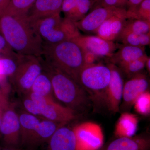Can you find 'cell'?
I'll use <instances>...</instances> for the list:
<instances>
[{
	"instance_id": "6da1fadb",
	"label": "cell",
	"mask_w": 150,
	"mask_h": 150,
	"mask_svg": "<svg viewBox=\"0 0 150 150\" xmlns=\"http://www.w3.org/2000/svg\"><path fill=\"white\" fill-rule=\"evenodd\" d=\"M0 34L16 54L41 56L43 42L27 15H3L0 17Z\"/></svg>"
},
{
	"instance_id": "7a4b0ae2",
	"label": "cell",
	"mask_w": 150,
	"mask_h": 150,
	"mask_svg": "<svg viewBox=\"0 0 150 150\" xmlns=\"http://www.w3.org/2000/svg\"><path fill=\"white\" fill-rule=\"evenodd\" d=\"M40 59L46 64L66 73L79 83L80 74L86 64L85 53L74 40H65L50 45L43 44Z\"/></svg>"
},
{
	"instance_id": "3957f363",
	"label": "cell",
	"mask_w": 150,
	"mask_h": 150,
	"mask_svg": "<svg viewBox=\"0 0 150 150\" xmlns=\"http://www.w3.org/2000/svg\"><path fill=\"white\" fill-rule=\"evenodd\" d=\"M41 62L51 79L55 97L77 113L88 110L92 102L80 84L61 70Z\"/></svg>"
},
{
	"instance_id": "277c9868",
	"label": "cell",
	"mask_w": 150,
	"mask_h": 150,
	"mask_svg": "<svg viewBox=\"0 0 150 150\" xmlns=\"http://www.w3.org/2000/svg\"><path fill=\"white\" fill-rule=\"evenodd\" d=\"M30 21L43 44L74 40L81 35L76 22L67 18H62L60 13Z\"/></svg>"
},
{
	"instance_id": "5b68a950",
	"label": "cell",
	"mask_w": 150,
	"mask_h": 150,
	"mask_svg": "<svg viewBox=\"0 0 150 150\" xmlns=\"http://www.w3.org/2000/svg\"><path fill=\"white\" fill-rule=\"evenodd\" d=\"M110 75L108 66L101 64H86L81 71L79 83L95 104L105 105V91Z\"/></svg>"
},
{
	"instance_id": "8992f818",
	"label": "cell",
	"mask_w": 150,
	"mask_h": 150,
	"mask_svg": "<svg viewBox=\"0 0 150 150\" xmlns=\"http://www.w3.org/2000/svg\"><path fill=\"white\" fill-rule=\"evenodd\" d=\"M16 61V69L10 76L11 81L18 92L26 95L43 71L42 63L40 58L32 55H18Z\"/></svg>"
},
{
	"instance_id": "52a82bcc",
	"label": "cell",
	"mask_w": 150,
	"mask_h": 150,
	"mask_svg": "<svg viewBox=\"0 0 150 150\" xmlns=\"http://www.w3.org/2000/svg\"><path fill=\"white\" fill-rule=\"evenodd\" d=\"M5 146L21 147V125L14 105H10L3 113L0 126Z\"/></svg>"
},
{
	"instance_id": "ba28073f",
	"label": "cell",
	"mask_w": 150,
	"mask_h": 150,
	"mask_svg": "<svg viewBox=\"0 0 150 150\" xmlns=\"http://www.w3.org/2000/svg\"><path fill=\"white\" fill-rule=\"evenodd\" d=\"M77 143V150H97L102 146L103 134L97 123L86 122L73 128Z\"/></svg>"
},
{
	"instance_id": "9c48e42d",
	"label": "cell",
	"mask_w": 150,
	"mask_h": 150,
	"mask_svg": "<svg viewBox=\"0 0 150 150\" xmlns=\"http://www.w3.org/2000/svg\"><path fill=\"white\" fill-rule=\"evenodd\" d=\"M107 66L110 69L111 75L105 91V105L110 112L116 113L120 110L124 83L121 71L117 66L111 63Z\"/></svg>"
},
{
	"instance_id": "30bf717a",
	"label": "cell",
	"mask_w": 150,
	"mask_h": 150,
	"mask_svg": "<svg viewBox=\"0 0 150 150\" xmlns=\"http://www.w3.org/2000/svg\"><path fill=\"white\" fill-rule=\"evenodd\" d=\"M124 84L122 103L120 110L129 112L140 95L149 90V81L147 76L142 73L129 78Z\"/></svg>"
},
{
	"instance_id": "8fae6325",
	"label": "cell",
	"mask_w": 150,
	"mask_h": 150,
	"mask_svg": "<svg viewBox=\"0 0 150 150\" xmlns=\"http://www.w3.org/2000/svg\"><path fill=\"white\" fill-rule=\"evenodd\" d=\"M126 12L125 9L116 7H99L76 23L78 28L83 31L96 32L98 28L108 19Z\"/></svg>"
},
{
	"instance_id": "7c38bea8",
	"label": "cell",
	"mask_w": 150,
	"mask_h": 150,
	"mask_svg": "<svg viewBox=\"0 0 150 150\" xmlns=\"http://www.w3.org/2000/svg\"><path fill=\"white\" fill-rule=\"evenodd\" d=\"M41 116L56 123L67 124L78 117V113L56 102L54 98L46 97L39 106Z\"/></svg>"
},
{
	"instance_id": "4fadbf2b",
	"label": "cell",
	"mask_w": 150,
	"mask_h": 150,
	"mask_svg": "<svg viewBox=\"0 0 150 150\" xmlns=\"http://www.w3.org/2000/svg\"><path fill=\"white\" fill-rule=\"evenodd\" d=\"M80 46L86 53L97 57L110 58L114 53L117 46L113 41H108L98 36H83L73 40Z\"/></svg>"
},
{
	"instance_id": "5bb4252c",
	"label": "cell",
	"mask_w": 150,
	"mask_h": 150,
	"mask_svg": "<svg viewBox=\"0 0 150 150\" xmlns=\"http://www.w3.org/2000/svg\"><path fill=\"white\" fill-rule=\"evenodd\" d=\"M97 150H150L148 133L131 137H117Z\"/></svg>"
},
{
	"instance_id": "9a60e30c",
	"label": "cell",
	"mask_w": 150,
	"mask_h": 150,
	"mask_svg": "<svg viewBox=\"0 0 150 150\" xmlns=\"http://www.w3.org/2000/svg\"><path fill=\"white\" fill-rule=\"evenodd\" d=\"M67 124L59 127L49 140L46 150H77V143L73 128Z\"/></svg>"
},
{
	"instance_id": "2e32d148",
	"label": "cell",
	"mask_w": 150,
	"mask_h": 150,
	"mask_svg": "<svg viewBox=\"0 0 150 150\" xmlns=\"http://www.w3.org/2000/svg\"><path fill=\"white\" fill-rule=\"evenodd\" d=\"M126 13L116 15L106 20L97 30L98 36L110 41L119 37L126 22Z\"/></svg>"
},
{
	"instance_id": "e0dca14e",
	"label": "cell",
	"mask_w": 150,
	"mask_h": 150,
	"mask_svg": "<svg viewBox=\"0 0 150 150\" xmlns=\"http://www.w3.org/2000/svg\"><path fill=\"white\" fill-rule=\"evenodd\" d=\"M64 125L66 124L56 123L44 118L41 119L26 149H33L47 143L56 130Z\"/></svg>"
},
{
	"instance_id": "ac0fdd59",
	"label": "cell",
	"mask_w": 150,
	"mask_h": 150,
	"mask_svg": "<svg viewBox=\"0 0 150 150\" xmlns=\"http://www.w3.org/2000/svg\"><path fill=\"white\" fill-rule=\"evenodd\" d=\"M63 0H36L28 13L30 20L34 21L61 13Z\"/></svg>"
},
{
	"instance_id": "d6986e66",
	"label": "cell",
	"mask_w": 150,
	"mask_h": 150,
	"mask_svg": "<svg viewBox=\"0 0 150 150\" xmlns=\"http://www.w3.org/2000/svg\"><path fill=\"white\" fill-rule=\"evenodd\" d=\"M18 113L21 125V147L27 148L30 141L41 119L38 116L32 115L25 110Z\"/></svg>"
},
{
	"instance_id": "ffe728a7",
	"label": "cell",
	"mask_w": 150,
	"mask_h": 150,
	"mask_svg": "<svg viewBox=\"0 0 150 150\" xmlns=\"http://www.w3.org/2000/svg\"><path fill=\"white\" fill-rule=\"evenodd\" d=\"M139 120L135 114L129 112L121 113L115 124L114 134L116 138L134 136L138 129Z\"/></svg>"
},
{
	"instance_id": "44dd1931",
	"label": "cell",
	"mask_w": 150,
	"mask_h": 150,
	"mask_svg": "<svg viewBox=\"0 0 150 150\" xmlns=\"http://www.w3.org/2000/svg\"><path fill=\"white\" fill-rule=\"evenodd\" d=\"M146 55L144 47H138L125 45L109 58L110 63L121 65L137 60Z\"/></svg>"
},
{
	"instance_id": "7402d4cb",
	"label": "cell",
	"mask_w": 150,
	"mask_h": 150,
	"mask_svg": "<svg viewBox=\"0 0 150 150\" xmlns=\"http://www.w3.org/2000/svg\"><path fill=\"white\" fill-rule=\"evenodd\" d=\"M30 92L41 96L54 98L51 79L48 73L43 68L42 72L34 81Z\"/></svg>"
},
{
	"instance_id": "603a6c76",
	"label": "cell",
	"mask_w": 150,
	"mask_h": 150,
	"mask_svg": "<svg viewBox=\"0 0 150 150\" xmlns=\"http://www.w3.org/2000/svg\"><path fill=\"white\" fill-rule=\"evenodd\" d=\"M36 0H10L3 15L24 16L27 15Z\"/></svg>"
},
{
	"instance_id": "cb8c5ba5",
	"label": "cell",
	"mask_w": 150,
	"mask_h": 150,
	"mask_svg": "<svg viewBox=\"0 0 150 150\" xmlns=\"http://www.w3.org/2000/svg\"><path fill=\"white\" fill-rule=\"evenodd\" d=\"M126 22L119 37H123L129 33L146 34L150 33V21L143 19H131Z\"/></svg>"
},
{
	"instance_id": "d4e9b609",
	"label": "cell",
	"mask_w": 150,
	"mask_h": 150,
	"mask_svg": "<svg viewBox=\"0 0 150 150\" xmlns=\"http://www.w3.org/2000/svg\"><path fill=\"white\" fill-rule=\"evenodd\" d=\"M148 56L146 55L137 60L118 65L120 70L129 78L142 73L146 67Z\"/></svg>"
},
{
	"instance_id": "484cf974",
	"label": "cell",
	"mask_w": 150,
	"mask_h": 150,
	"mask_svg": "<svg viewBox=\"0 0 150 150\" xmlns=\"http://www.w3.org/2000/svg\"><path fill=\"white\" fill-rule=\"evenodd\" d=\"M92 4L91 0H78L72 11L65 16L75 22L81 20L86 16Z\"/></svg>"
},
{
	"instance_id": "4316f807",
	"label": "cell",
	"mask_w": 150,
	"mask_h": 150,
	"mask_svg": "<svg viewBox=\"0 0 150 150\" xmlns=\"http://www.w3.org/2000/svg\"><path fill=\"white\" fill-rule=\"evenodd\" d=\"M125 45L144 47L150 43V33L146 34L129 33L121 38Z\"/></svg>"
},
{
	"instance_id": "83f0119b",
	"label": "cell",
	"mask_w": 150,
	"mask_h": 150,
	"mask_svg": "<svg viewBox=\"0 0 150 150\" xmlns=\"http://www.w3.org/2000/svg\"><path fill=\"white\" fill-rule=\"evenodd\" d=\"M135 111L140 115L148 116L150 113V93L145 92L137 98L134 105Z\"/></svg>"
},
{
	"instance_id": "f1b7e54d",
	"label": "cell",
	"mask_w": 150,
	"mask_h": 150,
	"mask_svg": "<svg viewBox=\"0 0 150 150\" xmlns=\"http://www.w3.org/2000/svg\"><path fill=\"white\" fill-rule=\"evenodd\" d=\"M139 19L150 21V0H143L138 7L135 19Z\"/></svg>"
},
{
	"instance_id": "f546056e",
	"label": "cell",
	"mask_w": 150,
	"mask_h": 150,
	"mask_svg": "<svg viewBox=\"0 0 150 150\" xmlns=\"http://www.w3.org/2000/svg\"><path fill=\"white\" fill-rule=\"evenodd\" d=\"M22 104L26 112L35 116H41L40 108L36 103L27 95H24V97L22 99Z\"/></svg>"
},
{
	"instance_id": "4dcf8cb0",
	"label": "cell",
	"mask_w": 150,
	"mask_h": 150,
	"mask_svg": "<svg viewBox=\"0 0 150 150\" xmlns=\"http://www.w3.org/2000/svg\"><path fill=\"white\" fill-rule=\"evenodd\" d=\"M18 54L15 53L4 37L0 34V56L16 60Z\"/></svg>"
},
{
	"instance_id": "1f68e13d",
	"label": "cell",
	"mask_w": 150,
	"mask_h": 150,
	"mask_svg": "<svg viewBox=\"0 0 150 150\" xmlns=\"http://www.w3.org/2000/svg\"><path fill=\"white\" fill-rule=\"evenodd\" d=\"M143 0H129L127 6L128 10L126 11L127 18L131 19H135V15L138 7L140 5Z\"/></svg>"
},
{
	"instance_id": "d6a6232c",
	"label": "cell",
	"mask_w": 150,
	"mask_h": 150,
	"mask_svg": "<svg viewBox=\"0 0 150 150\" xmlns=\"http://www.w3.org/2000/svg\"><path fill=\"white\" fill-rule=\"evenodd\" d=\"M77 1L78 0H63L61 11L64 13L65 16L72 11Z\"/></svg>"
},
{
	"instance_id": "836d02e7",
	"label": "cell",
	"mask_w": 150,
	"mask_h": 150,
	"mask_svg": "<svg viewBox=\"0 0 150 150\" xmlns=\"http://www.w3.org/2000/svg\"><path fill=\"white\" fill-rule=\"evenodd\" d=\"M101 6L102 7H116L118 0H101Z\"/></svg>"
},
{
	"instance_id": "e575fe53",
	"label": "cell",
	"mask_w": 150,
	"mask_h": 150,
	"mask_svg": "<svg viewBox=\"0 0 150 150\" xmlns=\"http://www.w3.org/2000/svg\"><path fill=\"white\" fill-rule=\"evenodd\" d=\"M10 1V0H0V17L3 15Z\"/></svg>"
},
{
	"instance_id": "d590c367",
	"label": "cell",
	"mask_w": 150,
	"mask_h": 150,
	"mask_svg": "<svg viewBox=\"0 0 150 150\" xmlns=\"http://www.w3.org/2000/svg\"><path fill=\"white\" fill-rule=\"evenodd\" d=\"M129 1V0H118L116 7L119 8L125 9L124 7L127 6Z\"/></svg>"
},
{
	"instance_id": "8d00e7d4",
	"label": "cell",
	"mask_w": 150,
	"mask_h": 150,
	"mask_svg": "<svg viewBox=\"0 0 150 150\" xmlns=\"http://www.w3.org/2000/svg\"><path fill=\"white\" fill-rule=\"evenodd\" d=\"M0 150H26L21 147H13L5 146Z\"/></svg>"
},
{
	"instance_id": "74e56055",
	"label": "cell",
	"mask_w": 150,
	"mask_h": 150,
	"mask_svg": "<svg viewBox=\"0 0 150 150\" xmlns=\"http://www.w3.org/2000/svg\"><path fill=\"white\" fill-rule=\"evenodd\" d=\"M146 68L148 72L150 73V57H148L146 63Z\"/></svg>"
},
{
	"instance_id": "f35d334b",
	"label": "cell",
	"mask_w": 150,
	"mask_h": 150,
	"mask_svg": "<svg viewBox=\"0 0 150 150\" xmlns=\"http://www.w3.org/2000/svg\"><path fill=\"white\" fill-rule=\"evenodd\" d=\"M1 109L0 108V126H1V119L2 118L3 114H1Z\"/></svg>"
},
{
	"instance_id": "ab89813d",
	"label": "cell",
	"mask_w": 150,
	"mask_h": 150,
	"mask_svg": "<svg viewBox=\"0 0 150 150\" xmlns=\"http://www.w3.org/2000/svg\"><path fill=\"white\" fill-rule=\"evenodd\" d=\"M100 1H101V0H94L93 4H95V3L99 2Z\"/></svg>"
}]
</instances>
